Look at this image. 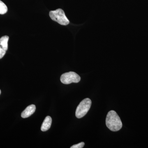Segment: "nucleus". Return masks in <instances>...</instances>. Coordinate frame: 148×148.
Masks as SVG:
<instances>
[{"label": "nucleus", "instance_id": "20e7f679", "mask_svg": "<svg viewBox=\"0 0 148 148\" xmlns=\"http://www.w3.org/2000/svg\"><path fill=\"white\" fill-rule=\"evenodd\" d=\"M81 77L78 74L74 72H69L61 75L60 80L64 84H69L72 83H78Z\"/></svg>", "mask_w": 148, "mask_h": 148}, {"label": "nucleus", "instance_id": "9d476101", "mask_svg": "<svg viewBox=\"0 0 148 148\" xmlns=\"http://www.w3.org/2000/svg\"><path fill=\"white\" fill-rule=\"evenodd\" d=\"M6 51L5 50L0 46V59L3 58L4 56L5 55Z\"/></svg>", "mask_w": 148, "mask_h": 148}, {"label": "nucleus", "instance_id": "0eeeda50", "mask_svg": "<svg viewBox=\"0 0 148 148\" xmlns=\"http://www.w3.org/2000/svg\"><path fill=\"white\" fill-rule=\"evenodd\" d=\"M8 36H4L0 38V46L5 50L7 51L8 49Z\"/></svg>", "mask_w": 148, "mask_h": 148}, {"label": "nucleus", "instance_id": "423d86ee", "mask_svg": "<svg viewBox=\"0 0 148 148\" xmlns=\"http://www.w3.org/2000/svg\"><path fill=\"white\" fill-rule=\"evenodd\" d=\"M51 123H52L51 118L49 116L46 117L41 127L42 131L45 132L48 130L51 126Z\"/></svg>", "mask_w": 148, "mask_h": 148}, {"label": "nucleus", "instance_id": "39448f33", "mask_svg": "<svg viewBox=\"0 0 148 148\" xmlns=\"http://www.w3.org/2000/svg\"><path fill=\"white\" fill-rule=\"evenodd\" d=\"M36 107L34 105H30L26 108L21 114V117L26 118L32 115L35 112Z\"/></svg>", "mask_w": 148, "mask_h": 148}, {"label": "nucleus", "instance_id": "f257e3e1", "mask_svg": "<svg viewBox=\"0 0 148 148\" xmlns=\"http://www.w3.org/2000/svg\"><path fill=\"white\" fill-rule=\"evenodd\" d=\"M107 127L112 131H118L122 127V123L115 111L111 110L108 113L106 119Z\"/></svg>", "mask_w": 148, "mask_h": 148}, {"label": "nucleus", "instance_id": "9b49d317", "mask_svg": "<svg viewBox=\"0 0 148 148\" xmlns=\"http://www.w3.org/2000/svg\"><path fill=\"white\" fill-rule=\"evenodd\" d=\"M1 90H0V94H1Z\"/></svg>", "mask_w": 148, "mask_h": 148}, {"label": "nucleus", "instance_id": "6e6552de", "mask_svg": "<svg viewBox=\"0 0 148 148\" xmlns=\"http://www.w3.org/2000/svg\"><path fill=\"white\" fill-rule=\"evenodd\" d=\"M8 8L5 4L0 0V14H5L7 12Z\"/></svg>", "mask_w": 148, "mask_h": 148}, {"label": "nucleus", "instance_id": "1a4fd4ad", "mask_svg": "<svg viewBox=\"0 0 148 148\" xmlns=\"http://www.w3.org/2000/svg\"><path fill=\"white\" fill-rule=\"evenodd\" d=\"M85 143L83 142H82L76 145H74L71 147V148H82L84 146Z\"/></svg>", "mask_w": 148, "mask_h": 148}, {"label": "nucleus", "instance_id": "7ed1b4c3", "mask_svg": "<svg viewBox=\"0 0 148 148\" xmlns=\"http://www.w3.org/2000/svg\"><path fill=\"white\" fill-rule=\"evenodd\" d=\"M91 101L89 98H86L83 100L77 106L75 112V116L77 118H82L90 110Z\"/></svg>", "mask_w": 148, "mask_h": 148}, {"label": "nucleus", "instance_id": "f03ea898", "mask_svg": "<svg viewBox=\"0 0 148 148\" xmlns=\"http://www.w3.org/2000/svg\"><path fill=\"white\" fill-rule=\"evenodd\" d=\"M49 16L52 20L61 25L66 26L70 23V21L66 17L64 11L61 9L51 11L49 12Z\"/></svg>", "mask_w": 148, "mask_h": 148}]
</instances>
